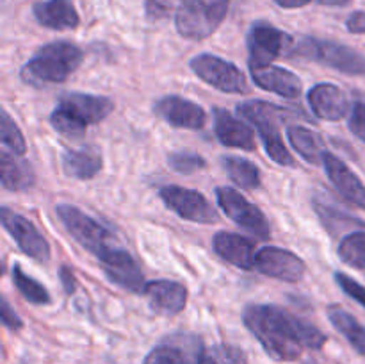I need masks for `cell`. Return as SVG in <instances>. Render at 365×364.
I'll return each instance as SVG.
<instances>
[{
    "label": "cell",
    "instance_id": "cell-1",
    "mask_svg": "<svg viewBox=\"0 0 365 364\" xmlns=\"http://www.w3.org/2000/svg\"><path fill=\"white\" fill-rule=\"evenodd\" d=\"M242 323L278 363L298 360L303 348L321 350L328 341V335L310 321L269 303H248L242 309Z\"/></svg>",
    "mask_w": 365,
    "mask_h": 364
},
{
    "label": "cell",
    "instance_id": "cell-2",
    "mask_svg": "<svg viewBox=\"0 0 365 364\" xmlns=\"http://www.w3.org/2000/svg\"><path fill=\"white\" fill-rule=\"evenodd\" d=\"M143 364H248L246 353L234 345L205 346L200 335L175 332L146 353Z\"/></svg>",
    "mask_w": 365,
    "mask_h": 364
},
{
    "label": "cell",
    "instance_id": "cell-3",
    "mask_svg": "<svg viewBox=\"0 0 365 364\" xmlns=\"http://www.w3.org/2000/svg\"><path fill=\"white\" fill-rule=\"evenodd\" d=\"M84 52L70 41H53L43 45L32 59L24 64L20 77L29 86L59 84L82 64Z\"/></svg>",
    "mask_w": 365,
    "mask_h": 364
},
{
    "label": "cell",
    "instance_id": "cell-4",
    "mask_svg": "<svg viewBox=\"0 0 365 364\" xmlns=\"http://www.w3.org/2000/svg\"><path fill=\"white\" fill-rule=\"evenodd\" d=\"M285 111L287 109H282L274 103L262 102V100H248V102L237 103L239 118H242L257 128L267 157L280 166L294 168V157L282 141L280 128H278V121H280V118H285Z\"/></svg>",
    "mask_w": 365,
    "mask_h": 364
},
{
    "label": "cell",
    "instance_id": "cell-5",
    "mask_svg": "<svg viewBox=\"0 0 365 364\" xmlns=\"http://www.w3.org/2000/svg\"><path fill=\"white\" fill-rule=\"evenodd\" d=\"M56 214L63 221L64 228L73 236L75 241L89 250L96 259H102L103 256L121 246L113 231L71 203L56 206Z\"/></svg>",
    "mask_w": 365,
    "mask_h": 364
},
{
    "label": "cell",
    "instance_id": "cell-6",
    "mask_svg": "<svg viewBox=\"0 0 365 364\" xmlns=\"http://www.w3.org/2000/svg\"><path fill=\"white\" fill-rule=\"evenodd\" d=\"M230 0H182L175 25L182 38L202 41L220 29L228 14Z\"/></svg>",
    "mask_w": 365,
    "mask_h": 364
},
{
    "label": "cell",
    "instance_id": "cell-7",
    "mask_svg": "<svg viewBox=\"0 0 365 364\" xmlns=\"http://www.w3.org/2000/svg\"><path fill=\"white\" fill-rule=\"evenodd\" d=\"M316 61L346 75H365V56L351 46L330 41V39L302 38L292 45L289 56Z\"/></svg>",
    "mask_w": 365,
    "mask_h": 364
},
{
    "label": "cell",
    "instance_id": "cell-8",
    "mask_svg": "<svg viewBox=\"0 0 365 364\" xmlns=\"http://www.w3.org/2000/svg\"><path fill=\"white\" fill-rule=\"evenodd\" d=\"M189 66L196 77L205 84L212 86L223 93H248V82L237 64L214 56V54H198L189 61Z\"/></svg>",
    "mask_w": 365,
    "mask_h": 364
},
{
    "label": "cell",
    "instance_id": "cell-9",
    "mask_svg": "<svg viewBox=\"0 0 365 364\" xmlns=\"http://www.w3.org/2000/svg\"><path fill=\"white\" fill-rule=\"evenodd\" d=\"M294 38L267 21H255L246 36L250 54V66H267L271 61L291 52Z\"/></svg>",
    "mask_w": 365,
    "mask_h": 364
},
{
    "label": "cell",
    "instance_id": "cell-10",
    "mask_svg": "<svg viewBox=\"0 0 365 364\" xmlns=\"http://www.w3.org/2000/svg\"><path fill=\"white\" fill-rule=\"evenodd\" d=\"M216 200L221 211H225V214L232 221H235L239 227H242L259 239H269L271 227L266 214L255 203L250 202L246 196H242L241 193L228 188V186H221V188H216Z\"/></svg>",
    "mask_w": 365,
    "mask_h": 364
},
{
    "label": "cell",
    "instance_id": "cell-11",
    "mask_svg": "<svg viewBox=\"0 0 365 364\" xmlns=\"http://www.w3.org/2000/svg\"><path fill=\"white\" fill-rule=\"evenodd\" d=\"M159 196L164 206L182 220L205 225L220 221V214L214 209L212 203L196 189L182 188V186H163L159 189Z\"/></svg>",
    "mask_w": 365,
    "mask_h": 364
},
{
    "label": "cell",
    "instance_id": "cell-12",
    "mask_svg": "<svg viewBox=\"0 0 365 364\" xmlns=\"http://www.w3.org/2000/svg\"><path fill=\"white\" fill-rule=\"evenodd\" d=\"M0 221L6 228L7 234L14 239L18 248L38 263H48L50 261V245L45 236L36 228L32 221L14 211L2 207L0 209Z\"/></svg>",
    "mask_w": 365,
    "mask_h": 364
},
{
    "label": "cell",
    "instance_id": "cell-13",
    "mask_svg": "<svg viewBox=\"0 0 365 364\" xmlns=\"http://www.w3.org/2000/svg\"><path fill=\"white\" fill-rule=\"evenodd\" d=\"M255 268L262 275L284 282H299L305 277L307 264L291 250L278 246H264L255 256Z\"/></svg>",
    "mask_w": 365,
    "mask_h": 364
},
{
    "label": "cell",
    "instance_id": "cell-14",
    "mask_svg": "<svg viewBox=\"0 0 365 364\" xmlns=\"http://www.w3.org/2000/svg\"><path fill=\"white\" fill-rule=\"evenodd\" d=\"M153 113L170 123L171 127L200 131L207 121V113L202 106L178 95H166L153 103Z\"/></svg>",
    "mask_w": 365,
    "mask_h": 364
},
{
    "label": "cell",
    "instance_id": "cell-15",
    "mask_svg": "<svg viewBox=\"0 0 365 364\" xmlns=\"http://www.w3.org/2000/svg\"><path fill=\"white\" fill-rule=\"evenodd\" d=\"M98 261L102 264V270L106 273V277L113 284L120 285V288L127 289L130 293H141L143 295L146 285L145 277H143L138 263H135L134 257L130 256L128 250L120 246V248L113 250V252H109Z\"/></svg>",
    "mask_w": 365,
    "mask_h": 364
},
{
    "label": "cell",
    "instance_id": "cell-16",
    "mask_svg": "<svg viewBox=\"0 0 365 364\" xmlns=\"http://www.w3.org/2000/svg\"><path fill=\"white\" fill-rule=\"evenodd\" d=\"M150 307L163 316H177L187 305V288L177 280H150L145 285Z\"/></svg>",
    "mask_w": 365,
    "mask_h": 364
},
{
    "label": "cell",
    "instance_id": "cell-17",
    "mask_svg": "<svg viewBox=\"0 0 365 364\" xmlns=\"http://www.w3.org/2000/svg\"><path fill=\"white\" fill-rule=\"evenodd\" d=\"M307 100H309L312 113L321 120L339 121L348 116L351 111L346 93L339 86L330 84V82H319L310 88Z\"/></svg>",
    "mask_w": 365,
    "mask_h": 364
},
{
    "label": "cell",
    "instance_id": "cell-18",
    "mask_svg": "<svg viewBox=\"0 0 365 364\" xmlns=\"http://www.w3.org/2000/svg\"><path fill=\"white\" fill-rule=\"evenodd\" d=\"M214 134L220 139L221 145L228 148L255 150V134L242 118L234 116L223 107H214Z\"/></svg>",
    "mask_w": 365,
    "mask_h": 364
},
{
    "label": "cell",
    "instance_id": "cell-19",
    "mask_svg": "<svg viewBox=\"0 0 365 364\" xmlns=\"http://www.w3.org/2000/svg\"><path fill=\"white\" fill-rule=\"evenodd\" d=\"M323 166L331 184L339 193L353 206L365 211V186L364 182L351 171V168L330 152L323 153Z\"/></svg>",
    "mask_w": 365,
    "mask_h": 364
},
{
    "label": "cell",
    "instance_id": "cell-20",
    "mask_svg": "<svg viewBox=\"0 0 365 364\" xmlns=\"http://www.w3.org/2000/svg\"><path fill=\"white\" fill-rule=\"evenodd\" d=\"M212 248L227 263L239 270L250 271L255 268V241L235 232L221 231L212 238Z\"/></svg>",
    "mask_w": 365,
    "mask_h": 364
},
{
    "label": "cell",
    "instance_id": "cell-21",
    "mask_svg": "<svg viewBox=\"0 0 365 364\" xmlns=\"http://www.w3.org/2000/svg\"><path fill=\"white\" fill-rule=\"evenodd\" d=\"M253 82L266 91L277 93L284 98H298L302 95V79L282 66H250Z\"/></svg>",
    "mask_w": 365,
    "mask_h": 364
},
{
    "label": "cell",
    "instance_id": "cell-22",
    "mask_svg": "<svg viewBox=\"0 0 365 364\" xmlns=\"http://www.w3.org/2000/svg\"><path fill=\"white\" fill-rule=\"evenodd\" d=\"M57 106L64 107V109L71 111L73 114H77L81 120H84L86 123H100L102 120H106L114 109V102L107 96L102 95H89V93H81V91H71L61 95Z\"/></svg>",
    "mask_w": 365,
    "mask_h": 364
},
{
    "label": "cell",
    "instance_id": "cell-23",
    "mask_svg": "<svg viewBox=\"0 0 365 364\" xmlns=\"http://www.w3.org/2000/svg\"><path fill=\"white\" fill-rule=\"evenodd\" d=\"M32 14L39 25L53 29V31H70V29H77L81 24V18L71 0L36 2L32 7Z\"/></svg>",
    "mask_w": 365,
    "mask_h": 364
},
{
    "label": "cell",
    "instance_id": "cell-24",
    "mask_svg": "<svg viewBox=\"0 0 365 364\" xmlns=\"http://www.w3.org/2000/svg\"><path fill=\"white\" fill-rule=\"evenodd\" d=\"M21 157L24 156H16L7 150H2L0 153V178H2V188L7 191H27L34 186V170Z\"/></svg>",
    "mask_w": 365,
    "mask_h": 364
},
{
    "label": "cell",
    "instance_id": "cell-25",
    "mask_svg": "<svg viewBox=\"0 0 365 364\" xmlns=\"http://www.w3.org/2000/svg\"><path fill=\"white\" fill-rule=\"evenodd\" d=\"M63 171L75 181H91L102 170V156L95 148L82 146L63 153Z\"/></svg>",
    "mask_w": 365,
    "mask_h": 364
},
{
    "label": "cell",
    "instance_id": "cell-26",
    "mask_svg": "<svg viewBox=\"0 0 365 364\" xmlns=\"http://www.w3.org/2000/svg\"><path fill=\"white\" fill-rule=\"evenodd\" d=\"M287 138L292 148L302 156L303 161H307L309 164L323 163V153L327 150L323 148V139L317 132L302 127V125H291L287 128Z\"/></svg>",
    "mask_w": 365,
    "mask_h": 364
},
{
    "label": "cell",
    "instance_id": "cell-27",
    "mask_svg": "<svg viewBox=\"0 0 365 364\" xmlns=\"http://www.w3.org/2000/svg\"><path fill=\"white\" fill-rule=\"evenodd\" d=\"M328 320L331 321L337 332H341L346 339H348L349 345L365 357V327L356 320L353 314H349L348 310L342 309L339 305H330L328 307Z\"/></svg>",
    "mask_w": 365,
    "mask_h": 364
},
{
    "label": "cell",
    "instance_id": "cell-28",
    "mask_svg": "<svg viewBox=\"0 0 365 364\" xmlns=\"http://www.w3.org/2000/svg\"><path fill=\"white\" fill-rule=\"evenodd\" d=\"M221 166L225 168V173L230 177L234 184L242 189H257L260 188V171L255 163L239 156H225L221 159Z\"/></svg>",
    "mask_w": 365,
    "mask_h": 364
},
{
    "label": "cell",
    "instance_id": "cell-29",
    "mask_svg": "<svg viewBox=\"0 0 365 364\" xmlns=\"http://www.w3.org/2000/svg\"><path fill=\"white\" fill-rule=\"evenodd\" d=\"M11 277H13L14 288L20 291V295L24 296L27 302L34 303V305H46V303H50L52 298H50L48 289L43 284H39L34 277L25 273L18 263H14L13 266H11Z\"/></svg>",
    "mask_w": 365,
    "mask_h": 364
},
{
    "label": "cell",
    "instance_id": "cell-30",
    "mask_svg": "<svg viewBox=\"0 0 365 364\" xmlns=\"http://www.w3.org/2000/svg\"><path fill=\"white\" fill-rule=\"evenodd\" d=\"M50 125L68 139L84 138L86 131H88V123L84 120H81L77 114L59 106H56V109L50 114Z\"/></svg>",
    "mask_w": 365,
    "mask_h": 364
},
{
    "label": "cell",
    "instance_id": "cell-31",
    "mask_svg": "<svg viewBox=\"0 0 365 364\" xmlns=\"http://www.w3.org/2000/svg\"><path fill=\"white\" fill-rule=\"evenodd\" d=\"M339 257L348 266L365 270V231H356L339 243Z\"/></svg>",
    "mask_w": 365,
    "mask_h": 364
},
{
    "label": "cell",
    "instance_id": "cell-32",
    "mask_svg": "<svg viewBox=\"0 0 365 364\" xmlns=\"http://www.w3.org/2000/svg\"><path fill=\"white\" fill-rule=\"evenodd\" d=\"M2 143L6 148H9L16 156H24L27 152L24 134L6 109H2Z\"/></svg>",
    "mask_w": 365,
    "mask_h": 364
},
{
    "label": "cell",
    "instance_id": "cell-33",
    "mask_svg": "<svg viewBox=\"0 0 365 364\" xmlns=\"http://www.w3.org/2000/svg\"><path fill=\"white\" fill-rule=\"evenodd\" d=\"M168 166L180 175H191L205 168V159L195 152H173L168 156Z\"/></svg>",
    "mask_w": 365,
    "mask_h": 364
},
{
    "label": "cell",
    "instance_id": "cell-34",
    "mask_svg": "<svg viewBox=\"0 0 365 364\" xmlns=\"http://www.w3.org/2000/svg\"><path fill=\"white\" fill-rule=\"evenodd\" d=\"M182 0H145V14L150 21L164 20L178 9Z\"/></svg>",
    "mask_w": 365,
    "mask_h": 364
},
{
    "label": "cell",
    "instance_id": "cell-35",
    "mask_svg": "<svg viewBox=\"0 0 365 364\" xmlns=\"http://www.w3.org/2000/svg\"><path fill=\"white\" fill-rule=\"evenodd\" d=\"M334 278L335 282H337L339 288H341L349 298L355 300L356 303H360L365 309V285L356 282L353 277H349L348 273H342V271H337V273L334 275Z\"/></svg>",
    "mask_w": 365,
    "mask_h": 364
},
{
    "label": "cell",
    "instance_id": "cell-36",
    "mask_svg": "<svg viewBox=\"0 0 365 364\" xmlns=\"http://www.w3.org/2000/svg\"><path fill=\"white\" fill-rule=\"evenodd\" d=\"M349 131L365 141V102H355L349 111Z\"/></svg>",
    "mask_w": 365,
    "mask_h": 364
},
{
    "label": "cell",
    "instance_id": "cell-37",
    "mask_svg": "<svg viewBox=\"0 0 365 364\" xmlns=\"http://www.w3.org/2000/svg\"><path fill=\"white\" fill-rule=\"evenodd\" d=\"M0 318H2L4 327H7L9 330H20V328H24V321H21V318L14 313L6 296L0 298Z\"/></svg>",
    "mask_w": 365,
    "mask_h": 364
},
{
    "label": "cell",
    "instance_id": "cell-38",
    "mask_svg": "<svg viewBox=\"0 0 365 364\" xmlns=\"http://www.w3.org/2000/svg\"><path fill=\"white\" fill-rule=\"evenodd\" d=\"M346 27L351 34L365 36V11H355L353 14H349V18L346 20Z\"/></svg>",
    "mask_w": 365,
    "mask_h": 364
},
{
    "label": "cell",
    "instance_id": "cell-39",
    "mask_svg": "<svg viewBox=\"0 0 365 364\" xmlns=\"http://www.w3.org/2000/svg\"><path fill=\"white\" fill-rule=\"evenodd\" d=\"M59 278L61 282H63L64 293H66L68 296H71L75 291H77V280H75L73 270H71L70 266H61Z\"/></svg>",
    "mask_w": 365,
    "mask_h": 364
},
{
    "label": "cell",
    "instance_id": "cell-40",
    "mask_svg": "<svg viewBox=\"0 0 365 364\" xmlns=\"http://www.w3.org/2000/svg\"><path fill=\"white\" fill-rule=\"evenodd\" d=\"M273 2L277 4V6L284 7V9H298V7L309 6L314 0H273Z\"/></svg>",
    "mask_w": 365,
    "mask_h": 364
},
{
    "label": "cell",
    "instance_id": "cell-41",
    "mask_svg": "<svg viewBox=\"0 0 365 364\" xmlns=\"http://www.w3.org/2000/svg\"><path fill=\"white\" fill-rule=\"evenodd\" d=\"M321 6H337V7H344L348 4H351V0H317Z\"/></svg>",
    "mask_w": 365,
    "mask_h": 364
},
{
    "label": "cell",
    "instance_id": "cell-42",
    "mask_svg": "<svg viewBox=\"0 0 365 364\" xmlns=\"http://www.w3.org/2000/svg\"><path fill=\"white\" fill-rule=\"evenodd\" d=\"M303 364H317V363H316V360H314V359H307Z\"/></svg>",
    "mask_w": 365,
    "mask_h": 364
}]
</instances>
